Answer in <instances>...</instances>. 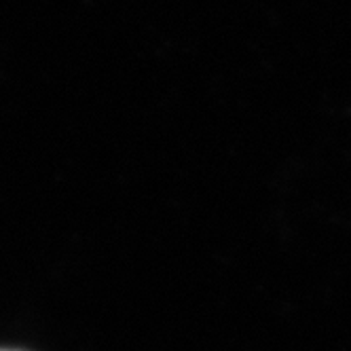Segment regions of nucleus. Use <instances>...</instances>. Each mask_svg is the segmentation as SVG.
<instances>
[{
    "mask_svg": "<svg viewBox=\"0 0 351 351\" xmlns=\"http://www.w3.org/2000/svg\"><path fill=\"white\" fill-rule=\"evenodd\" d=\"M0 351H9V349H0Z\"/></svg>",
    "mask_w": 351,
    "mask_h": 351,
    "instance_id": "obj_1",
    "label": "nucleus"
}]
</instances>
